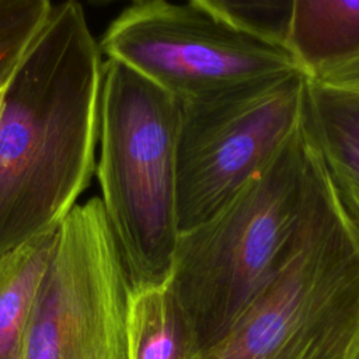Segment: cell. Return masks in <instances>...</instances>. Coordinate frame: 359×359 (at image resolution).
Instances as JSON below:
<instances>
[{"label": "cell", "instance_id": "1", "mask_svg": "<svg viewBox=\"0 0 359 359\" xmlns=\"http://www.w3.org/2000/svg\"><path fill=\"white\" fill-rule=\"evenodd\" d=\"M102 67L81 4H52L6 84L0 258L56 230L87 188L100 137Z\"/></svg>", "mask_w": 359, "mask_h": 359}, {"label": "cell", "instance_id": "2", "mask_svg": "<svg viewBox=\"0 0 359 359\" xmlns=\"http://www.w3.org/2000/svg\"><path fill=\"white\" fill-rule=\"evenodd\" d=\"M318 178L320 160L300 122L224 208L180 233L167 283L201 353L226 337L280 266L313 209Z\"/></svg>", "mask_w": 359, "mask_h": 359}, {"label": "cell", "instance_id": "3", "mask_svg": "<svg viewBox=\"0 0 359 359\" xmlns=\"http://www.w3.org/2000/svg\"><path fill=\"white\" fill-rule=\"evenodd\" d=\"M358 323L359 224L320 161L316 201L293 247L226 337L196 359H344Z\"/></svg>", "mask_w": 359, "mask_h": 359}, {"label": "cell", "instance_id": "4", "mask_svg": "<svg viewBox=\"0 0 359 359\" xmlns=\"http://www.w3.org/2000/svg\"><path fill=\"white\" fill-rule=\"evenodd\" d=\"M180 119L181 104L163 88L118 60L104 63L97 174L133 290L171 275Z\"/></svg>", "mask_w": 359, "mask_h": 359}, {"label": "cell", "instance_id": "5", "mask_svg": "<svg viewBox=\"0 0 359 359\" xmlns=\"http://www.w3.org/2000/svg\"><path fill=\"white\" fill-rule=\"evenodd\" d=\"M100 49L181 105L300 70L286 45L229 17L215 0H143L107 28Z\"/></svg>", "mask_w": 359, "mask_h": 359}, {"label": "cell", "instance_id": "6", "mask_svg": "<svg viewBox=\"0 0 359 359\" xmlns=\"http://www.w3.org/2000/svg\"><path fill=\"white\" fill-rule=\"evenodd\" d=\"M307 80L293 70L181 105L180 233L216 215L278 156L302 122Z\"/></svg>", "mask_w": 359, "mask_h": 359}, {"label": "cell", "instance_id": "7", "mask_svg": "<svg viewBox=\"0 0 359 359\" xmlns=\"http://www.w3.org/2000/svg\"><path fill=\"white\" fill-rule=\"evenodd\" d=\"M130 282L101 198L76 205L31 309L22 359H129Z\"/></svg>", "mask_w": 359, "mask_h": 359}, {"label": "cell", "instance_id": "8", "mask_svg": "<svg viewBox=\"0 0 359 359\" xmlns=\"http://www.w3.org/2000/svg\"><path fill=\"white\" fill-rule=\"evenodd\" d=\"M302 122L338 199L359 224V88L309 79Z\"/></svg>", "mask_w": 359, "mask_h": 359}, {"label": "cell", "instance_id": "9", "mask_svg": "<svg viewBox=\"0 0 359 359\" xmlns=\"http://www.w3.org/2000/svg\"><path fill=\"white\" fill-rule=\"evenodd\" d=\"M286 46L309 79L355 59L359 0H293Z\"/></svg>", "mask_w": 359, "mask_h": 359}, {"label": "cell", "instance_id": "10", "mask_svg": "<svg viewBox=\"0 0 359 359\" xmlns=\"http://www.w3.org/2000/svg\"><path fill=\"white\" fill-rule=\"evenodd\" d=\"M199 353L194 330L168 283L132 289L129 359H196Z\"/></svg>", "mask_w": 359, "mask_h": 359}, {"label": "cell", "instance_id": "11", "mask_svg": "<svg viewBox=\"0 0 359 359\" xmlns=\"http://www.w3.org/2000/svg\"><path fill=\"white\" fill-rule=\"evenodd\" d=\"M57 229L0 258V359H22L24 338Z\"/></svg>", "mask_w": 359, "mask_h": 359}, {"label": "cell", "instance_id": "12", "mask_svg": "<svg viewBox=\"0 0 359 359\" xmlns=\"http://www.w3.org/2000/svg\"><path fill=\"white\" fill-rule=\"evenodd\" d=\"M48 0H0V81H7L25 48L46 21Z\"/></svg>", "mask_w": 359, "mask_h": 359}, {"label": "cell", "instance_id": "13", "mask_svg": "<svg viewBox=\"0 0 359 359\" xmlns=\"http://www.w3.org/2000/svg\"><path fill=\"white\" fill-rule=\"evenodd\" d=\"M220 10L240 25L286 45L292 1H231L215 0Z\"/></svg>", "mask_w": 359, "mask_h": 359}, {"label": "cell", "instance_id": "14", "mask_svg": "<svg viewBox=\"0 0 359 359\" xmlns=\"http://www.w3.org/2000/svg\"><path fill=\"white\" fill-rule=\"evenodd\" d=\"M311 80H317V81L338 86V87L359 88V56L342 65H338L327 70L317 79H311Z\"/></svg>", "mask_w": 359, "mask_h": 359}, {"label": "cell", "instance_id": "15", "mask_svg": "<svg viewBox=\"0 0 359 359\" xmlns=\"http://www.w3.org/2000/svg\"><path fill=\"white\" fill-rule=\"evenodd\" d=\"M344 359H359V323H358L356 330L353 331V335L349 341V345L346 348Z\"/></svg>", "mask_w": 359, "mask_h": 359}, {"label": "cell", "instance_id": "16", "mask_svg": "<svg viewBox=\"0 0 359 359\" xmlns=\"http://www.w3.org/2000/svg\"><path fill=\"white\" fill-rule=\"evenodd\" d=\"M8 81V80H7ZM7 81H0V115H1V108H3V98H4V91H6V84Z\"/></svg>", "mask_w": 359, "mask_h": 359}]
</instances>
